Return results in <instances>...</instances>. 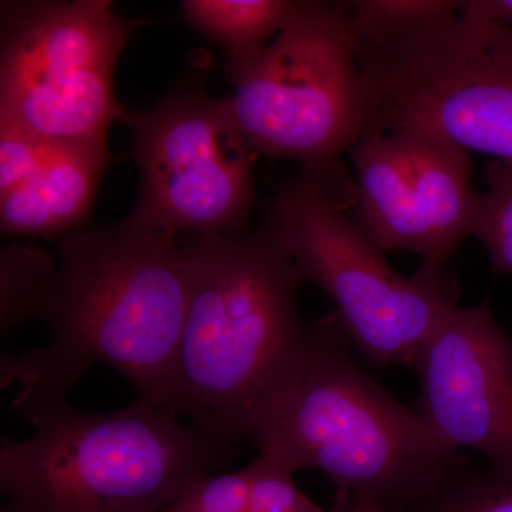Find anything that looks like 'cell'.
<instances>
[{"instance_id":"9a60e30c","label":"cell","mask_w":512,"mask_h":512,"mask_svg":"<svg viewBox=\"0 0 512 512\" xmlns=\"http://www.w3.org/2000/svg\"><path fill=\"white\" fill-rule=\"evenodd\" d=\"M56 266L42 251L10 247L0 259V332L2 338L39 313Z\"/></svg>"},{"instance_id":"7a4b0ae2","label":"cell","mask_w":512,"mask_h":512,"mask_svg":"<svg viewBox=\"0 0 512 512\" xmlns=\"http://www.w3.org/2000/svg\"><path fill=\"white\" fill-rule=\"evenodd\" d=\"M333 315L308 323L252 417L259 456L291 470H319L336 507L367 498L414 512L461 467L404 406L367 375Z\"/></svg>"},{"instance_id":"2e32d148","label":"cell","mask_w":512,"mask_h":512,"mask_svg":"<svg viewBox=\"0 0 512 512\" xmlns=\"http://www.w3.org/2000/svg\"><path fill=\"white\" fill-rule=\"evenodd\" d=\"M473 237L484 245L495 274H512V161L493 160L484 170Z\"/></svg>"},{"instance_id":"ffe728a7","label":"cell","mask_w":512,"mask_h":512,"mask_svg":"<svg viewBox=\"0 0 512 512\" xmlns=\"http://www.w3.org/2000/svg\"><path fill=\"white\" fill-rule=\"evenodd\" d=\"M460 15L512 26V0H466L461 2Z\"/></svg>"},{"instance_id":"8fae6325","label":"cell","mask_w":512,"mask_h":512,"mask_svg":"<svg viewBox=\"0 0 512 512\" xmlns=\"http://www.w3.org/2000/svg\"><path fill=\"white\" fill-rule=\"evenodd\" d=\"M414 407L451 453L464 448L512 474V339L487 306H454L421 349Z\"/></svg>"},{"instance_id":"6da1fadb","label":"cell","mask_w":512,"mask_h":512,"mask_svg":"<svg viewBox=\"0 0 512 512\" xmlns=\"http://www.w3.org/2000/svg\"><path fill=\"white\" fill-rule=\"evenodd\" d=\"M188 298L183 245L130 220L76 231L60 242V265L37 318L50 345L2 359V387L63 396L96 360L126 377L137 400L175 414L177 355Z\"/></svg>"},{"instance_id":"d6986e66","label":"cell","mask_w":512,"mask_h":512,"mask_svg":"<svg viewBox=\"0 0 512 512\" xmlns=\"http://www.w3.org/2000/svg\"><path fill=\"white\" fill-rule=\"evenodd\" d=\"M55 146L16 128L0 126V195L26 183L46 163Z\"/></svg>"},{"instance_id":"ac0fdd59","label":"cell","mask_w":512,"mask_h":512,"mask_svg":"<svg viewBox=\"0 0 512 512\" xmlns=\"http://www.w3.org/2000/svg\"><path fill=\"white\" fill-rule=\"evenodd\" d=\"M251 501V473L208 474L195 480L160 512H245Z\"/></svg>"},{"instance_id":"30bf717a","label":"cell","mask_w":512,"mask_h":512,"mask_svg":"<svg viewBox=\"0 0 512 512\" xmlns=\"http://www.w3.org/2000/svg\"><path fill=\"white\" fill-rule=\"evenodd\" d=\"M357 222L383 252L407 251L443 269L473 237L481 195L464 148L414 130L362 138L350 150Z\"/></svg>"},{"instance_id":"4fadbf2b","label":"cell","mask_w":512,"mask_h":512,"mask_svg":"<svg viewBox=\"0 0 512 512\" xmlns=\"http://www.w3.org/2000/svg\"><path fill=\"white\" fill-rule=\"evenodd\" d=\"M298 2L288 0H185V20L221 43L228 55L268 45L284 29Z\"/></svg>"},{"instance_id":"9c48e42d","label":"cell","mask_w":512,"mask_h":512,"mask_svg":"<svg viewBox=\"0 0 512 512\" xmlns=\"http://www.w3.org/2000/svg\"><path fill=\"white\" fill-rule=\"evenodd\" d=\"M141 175L131 222L178 232L242 235L255 201L256 153L229 99L183 87L150 109H126Z\"/></svg>"},{"instance_id":"277c9868","label":"cell","mask_w":512,"mask_h":512,"mask_svg":"<svg viewBox=\"0 0 512 512\" xmlns=\"http://www.w3.org/2000/svg\"><path fill=\"white\" fill-rule=\"evenodd\" d=\"M10 407L35 427L0 447V488L18 512H160L228 450L141 400L90 414L20 392Z\"/></svg>"},{"instance_id":"52a82bcc","label":"cell","mask_w":512,"mask_h":512,"mask_svg":"<svg viewBox=\"0 0 512 512\" xmlns=\"http://www.w3.org/2000/svg\"><path fill=\"white\" fill-rule=\"evenodd\" d=\"M363 137L414 130L512 161V26L457 16L377 49L359 50Z\"/></svg>"},{"instance_id":"44dd1931","label":"cell","mask_w":512,"mask_h":512,"mask_svg":"<svg viewBox=\"0 0 512 512\" xmlns=\"http://www.w3.org/2000/svg\"><path fill=\"white\" fill-rule=\"evenodd\" d=\"M335 512H389L384 510L382 505L375 503V501L367 500V498H357V500L350 501L349 504L343 507L333 508Z\"/></svg>"},{"instance_id":"603a6c76","label":"cell","mask_w":512,"mask_h":512,"mask_svg":"<svg viewBox=\"0 0 512 512\" xmlns=\"http://www.w3.org/2000/svg\"><path fill=\"white\" fill-rule=\"evenodd\" d=\"M0 512H18L15 510V508L12 507V505L6 503V505H3L2 510Z\"/></svg>"},{"instance_id":"5bb4252c","label":"cell","mask_w":512,"mask_h":512,"mask_svg":"<svg viewBox=\"0 0 512 512\" xmlns=\"http://www.w3.org/2000/svg\"><path fill=\"white\" fill-rule=\"evenodd\" d=\"M451 0H357L343 6L363 49L392 45L460 16Z\"/></svg>"},{"instance_id":"ba28073f","label":"cell","mask_w":512,"mask_h":512,"mask_svg":"<svg viewBox=\"0 0 512 512\" xmlns=\"http://www.w3.org/2000/svg\"><path fill=\"white\" fill-rule=\"evenodd\" d=\"M133 30L107 0L6 3L0 126L57 146L107 141L126 113L114 67Z\"/></svg>"},{"instance_id":"8992f818","label":"cell","mask_w":512,"mask_h":512,"mask_svg":"<svg viewBox=\"0 0 512 512\" xmlns=\"http://www.w3.org/2000/svg\"><path fill=\"white\" fill-rule=\"evenodd\" d=\"M359 50L343 6L298 2L268 45L228 55L229 103L256 156L349 181L340 156L362 140L367 121Z\"/></svg>"},{"instance_id":"e0dca14e","label":"cell","mask_w":512,"mask_h":512,"mask_svg":"<svg viewBox=\"0 0 512 512\" xmlns=\"http://www.w3.org/2000/svg\"><path fill=\"white\" fill-rule=\"evenodd\" d=\"M414 512H512V474L461 466Z\"/></svg>"},{"instance_id":"7c38bea8","label":"cell","mask_w":512,"mask_h":512,"mask_svg":"<svg viewBox=\"0 0 512 512\" xmlns=\"http://www.w3.org/2000/svg\"><path fill=\"white\" fill-rule=\"evenodd\" d=\"M109 160L107 141L53 147L26 183L0 195L3 234L66 237L76 232L92 208Z\"/></svg>"},{"instance_id":"7402d4cb","label":"cell","mask_w":512,"mask_h":512,"mask_svg":"<svg viewBox=\"0 0 512 512\" xmlns=\"http://www.w3.org/2000/svg\"><path fill=\"white\" fill-rule=\"evenodd\" d=\"M245 512H278V511H268V510H259V508H254L249 505V508ZM289 512H335V511H325L322 507H319L318 504L312 503L309 507L303 508V510L298 511H289Z\"/></svg>"},{"instance_id":"5b68a950","label":"cell","mask_w":512,"mask_h":512,"mask_svg":"<svg viewBox=\"0 0 512 512\" xmlns=\"http://www.w3.org/2000/svg\"><path fill=\"white\" fill-rule=\"evenodd\" d=\"M350 198L303 173L269 202L259 231L335 302L353 348L370 366L413 370L443 316L458 305L456 278L421 266L402 276L359 222Z\"/></svg>"},{"instance_id":"3957f363","label":"cell","mask_w":512,"mask_h":512,"mask_svg":"<svg viewBox=\"0 0 512 512\" xmlns=\"http://www.w3.org/2000/svg\"><path fill=\"white\" fill-rule=\"evenodd\" d=\"M188 298L177 355L175 412L212 439L249 440L256 407L308 323L303 278L264 232L183 242Z\"/></svg>"}]
</instances>
